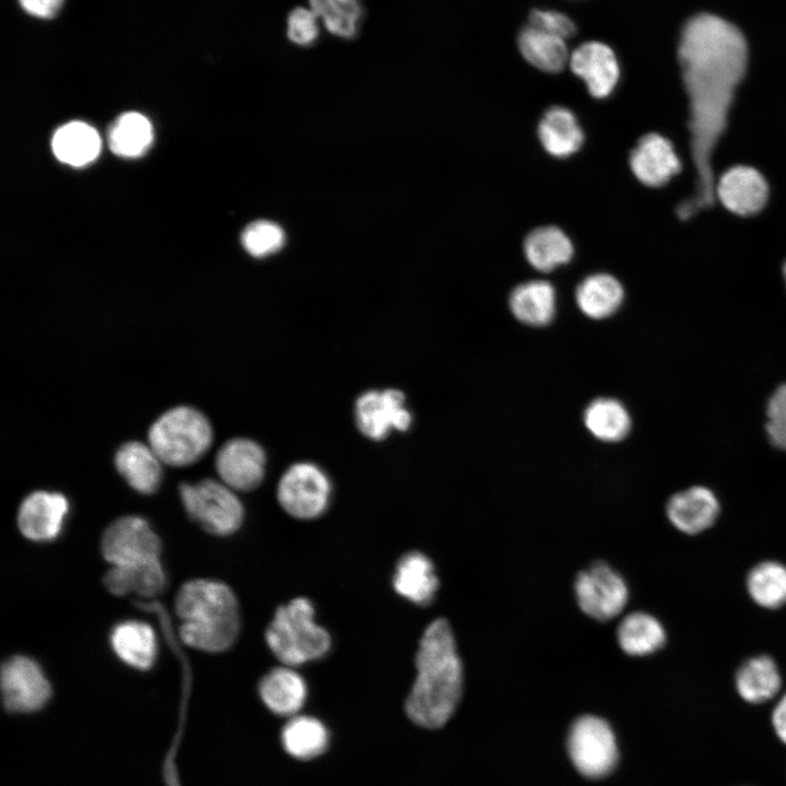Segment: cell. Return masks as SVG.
<instances>
[{
	"mask_svg": "<svg viewBox=\"0 0 786 786\" xmlns=\"http://www.w3.org/2000/svg\"><path fill=\"white\" fill-rule=\"evenodd\" d=\"M678 57L690 99L691 155L696 171L694 193L676 207L678 217L688 219L715 201L712 153L746 71L747 44L736 26L703 13L684 25Z\"/></svg>",
	"mask_w": 786,
	"mask_h": 786,
	"instance_id": "1",
	"label": "cell"
},
{
	"mask_svg": "<svg viewBox=\"0 0 786 786\" xmlns=\"http://www.w3.org/2000/svg\"><path fill=\"white\" fill-rule=\"evenodd\" d=\"M415 666L417 675L405 712L417 726L440 728L453 715L463 691V666L446 619H434L426 628Z\"/></svg>",
	"mask_w": 786,
	"mask_h": 786,
	"instance_id": "2",
	"label": "cell"
},
{
	"mask_svg": "<svg viewBox=\"0 0 786 786\" xmlns=\"http://www.w3.org/2000/svg\"><path fill=\"white\" fill-rule=\"evenodd\" d=\"M176 611L182 623V641L196 650L223 652L236 641L240 629L237 598L231 588L206 579L184 583L176 596Z\"/></svg>",
	"mask_w": 786,
	"mask_h": 786,
	"instance_id": "3",
	"label": "cell"
},
{
	"mask_svg": "<svg viewBox=\"0 0 786 786\" xmlns=\"http://www.w3.org/2000/svg\"><path fill=\"white\" fill-rule=\"evenodd\" d=\"M314 607L305 597L279 606L265 631V641L275 657L295 667L319 659L330 651L331 638L314 619Z\"/></svg>",
	"mask_w": 786,
	"mask_h": 786,
	"instance_id": "4",
	"label": "cell"
},
{
	"mask_svg": "<svg viewBox=\"0 0 786 786\" xmlns=\"http://www.w3.org/2000/svg\"><path fill=\"white\" fill-rule=\"evenodd\" d=\"M213 430L198 409L179 406L164 413L151 426L148 441L159 460L171 466H187L200 460L211 446Z\"/></svg>",
	"mask_w": 786,
	"mask_h": 786,
	"instance_id": "5",
	"label": "cell"
},
{
	"mask_svg": "<svg viewBox=\"0 0 786 786\" xmlns=\"http://www.w3.org/2000/svg\"><path fill=\"white\" fill-rule=\"evenodd\" d=\"M179 491L188 515L206 532L226 536L242 524V503L235 490L223 481L203 479L196 484H182Z\"/></svg>",
	"mask_w": 786,
	"mask_h": 786,
	"instance_id": "6",
	"label": "cell"
},
{
	"mask_svg": "<svg viewBox=\"0 0 786 786\" xmlns=\"http://www.w3.org/2000/svg\"><path fill=\"white\" fill-rule=\"evenodd\" d=\"M567 745L573 765L585 777H605L618 762L615 734L609 724L598 716L576 718L569 730Z\"/></svg>",
	"mask_w": 786,
	"mask_h": 786,
	"instance_id": "7",
	"label": "cell"
},
{
	"mask_svg": "<svg viewBox=\"0 0 786 786\" xmlns=\"http://www.w3.org/2000/svg\"><path fill=\"white\" fill-rule=\"evenodd\" d=\"M330 497V479L312 463L291 465L278 481L277 500L281 507L299 520L320 516L326 510Z\"/></svg>",
	"mask_w": 786,
	"mask_h": 786,
	"instance_id": "8",
	"label": "cell"
},
{
	"mask_svg": "<svg viewBox=\"0 0 786 786\" xmlns=\"http://www.w3.org/2000/svg\"><path fill=\"white\" fill-rule=\"evenodd\" d=\"M574 591L581 610L598 621L617 617L629 598L622 576L603 561L593 563L577 574Z\"/></svg>",
	"mask_w": 786,
	"mask_h": 786,
	"instance_id": "9",
	"label": "cell"
},
{
	"mask_svg": "<svg viewBox=\"0 0 786 786\" xmlns=\"http://www.w3.org/2000/svg\"><path fill=\"white\" fill-rule=\"evenodd\" d=\"M160 540L143 517L127 515L114 521L104 532L100 550L111 565L159 559Z\"/></svg>",
	"mask_w": 786,
	"mask_h": 786,
	"instance_id": "10",
	"label": "cell"
},
{
	"mask_svg": "<svg viewBox=\"0 0 786 786\" xmlns=\"http://www.w3.org/2000/svg\"><path fill=\"white\" fill-rule=\"evenodd\" d=\"M355 419L359 431L373 441L385 439L393 429L406 431L412 425L405 396L395 389L361 394L355 404Z\"/></svg>",
	"mask_w": 786,
	"mask_h": 786,
	"instance_id": "11",
	"label": "cell"
},
{
	"mask_svg": "<svg viewBox=\"0 0 786 786\" xmlns=\"http://www.w3.org/2000/svg\"><path fill=\"white\" fill-rule=\"evenodd\" d=\"M5 707L12 712H33L50 698V684L38 664L26 656L9 658L1 669Z\"/></svg>",
	"mask_w": 786,
	"mask_h": 786,
	"instance_id": "12",
	"label": "cell"
},
{
	"mask_svg": "<svg viewBox=\"0 0 786 786\" xmlns=\"http://www.w3.org/2000/svg\"><path fill=\"white\" fill-rule=\"evenodd\" d=\"M265 463L263 449L257 442L243 438L227 441L215 458L222 481L235 491L257 488L263 480Z\"/></svg>",
	"mask_w": 786,
	"mask_h": 786,
	"instance_id": "13",
	"label": "cell"
},
{
	"mask_svg": "<svg viewBox=\"0 0 786 786\" xmlns=\"http://www.w3.org/2000/svg\"><path fill=\"white\" fill-rule=\"evenodd\" d=\"M571 71L586 85L588 93L598 99L608 97L620 79V67L612 49L604 43L580 45L570 56Z\"/></svg>",
	"mask_w": 786,
	"mask_h": 786,
	"instance_id": "14",
	"label": "cell"
},
{
	"mask_svg": "<svg viewBox=\"0 0 786 786\" xmlns=\"http://www.w3.org/2000/svg\"><path fill=\"white\" fill-rule=\"evenodd\" d=\"M631 171L647 187H662L681 170L672 143L658 133L639 139L629 156Z\"/></svg>",
	"mask_w": 786,
	"mask_h": 786,
	"instance_id": "15",
	"label": "cell"
},
{
	"mask_svg": "<svg viewBox=\"0 0 786 786\" xmlns=\"http://www.w3.org/2000/svg\"><path fill=\"white\" fill-rule=\"evenodd\" d=\"M68 511L69 502L63 495L34 491L21 503L17 513L19 528L31 540H52L61 533Z\"/></svg>",
	"mask_w": 786,
	"mask_h": 786,
	"instance_id": "16",
	"label": "cell"
},
{
	"mask_svg": "<svg viewBox=\"0 0 786 786\" xmlns=\"http://www.w3.org/2000/svg\"><path fill=\"white\" fill-rule=\"evenodd\" d=\"M715 196L728 211L737 215H753L766 204L769 186L753 167L734 166L715 183Z\"/></svg>",
	"mask_w": 786,
	"mask_h": 786,
	"instance_id": "17",
	"label": "cell"
},
{
	"mask_svg": "<svg viewBox=\"0 0 786 786\" xmlns=\"http://www.w3.org/2000/svg\"><path fill=\"white\" fill-rule=\"evenodd\" d=\"M719 513V500L706 486H691L674 493L666 502L669 522L687 535H696L708 529Z\"/></svg>",
	"mask_w": 786,
	"mask_h": 786,
	"instance_id": "18",
	"label": "cell"
},
{
	"mask_svg": "<svg viewBox=\"0 0 786 786\" xmlns=\"http://www.w3.org/2000/svg\"><path fill=\"white\" fill-rule=\"evenodd\" d=\"M393 587L398 595L416 605H429L439 587L433 563L422 552L405 553L396 564Z\"/></svg>",
	"mask_w": 786,
	"mask_h": 786,
	"instance_id": "19",
	"label": "cell"
},
{
	"mask_svg": "<svg viewBox=\"0 0 786 786\" xmlns=\"http://www.w3.org/2000/svg\"><path fill=\"white\" fill-rule=\"evenodd\" d=\"M259 694L272 713L291 717L306 702L307 684L293 667L284 665L270 670L261 679Z\"/></svg>",
	"mask_w": 786,
	"mask_h": 786,
	"instance_id": "20",
	"label": "cell"
},
{
	"mask_svg": "<svg viewBox=\"0 0 786 786\" xmlns=\"http://www.w3.org/2000/svg\"><path fill=\"white\" fill-rule=\"evenodd\" d=\"M557 295L547 281L533 279L516 285L509 296V308L521 323L534 327L549 324L556 315Z\"/></svg>",
	"mask_w": 786,
	"mask_h": 786,
	"instance_id": "21",
	"label": "cell"
},
{
	"mask_svg": "<svg viewBox=\"0 0 786 786\" xmlns=\"http://www.w3.org/2000/svg\"><path fill=\"white\" fill-rule=\"evenodd\" d=\"M537 134L544 150L558 158L575 154L584 143V132L575 115L562 106H552L544 112Z\"/></svg>",
	"mask_w": 786,
	"mask_h": 786,
	"instance_id": "22",
	"label": "cell"
},
{
	"mask_svg": "<svg viewBox=\"0 0 786 786\" xmlns=\"http://www.w3.org/2000/svg\"><path fill=\"white\" fill-rule=\"evenodd\" d=\"M115 463L120 475L136 491L148 495L157 490L162 481V461L151 448L142 442L122 444L116 453Z\"/></svg>",
	"mask_w": 786,
	"mask_h": 786,
	"instance_id": "23",
	"label": "cell"
},
{
	"mask_svg": "<svg viewBox=\"0 0 786 786\" xmlns=\"http://www.w3.org/2000/svg\"><path fill=\"white\" fill-rule=\"evenodd\" d=\"M104 584L114 595L135 593L144 597H153L164 591L166 574L159 559L111 565L104 576Z\"/></svg>",
	"mask_w": 786,
	"mask_h": 786,
	"instance_id": "24",
	"label": "cell"
},
{
	"mask_svg": "<svg viewBox=\"0 0 786 786\" xmlns=\"http://www.w3.org/2000/svg\"><path fill=\"white\" fill-rule=\"evenodd\" d=\"M523 250L531 266L544 273L569 263L574 254L571 239L552 225L531 230L524 239Z\"/></svg>",
	"mask_w": 786,
	"mask_h": 786,
	"instance_id": "25",
	"label": "cell"
},
{
	"mask_svg": "<svg viewBox=\"0 0 786 786\" xmlns=\"http://www.w3.org/2000/svg\"><path fill=\"white\" fill-rule=\"evenodd\" d=\"M110 643L117 656L131 667L146 670L155 663L156 635L145 622L128 620L118 623L111 631Z\"/></svg>",
	"mask_w": 786,
	"mask_h": 786,
	"instance_id": "26",
	"label": "cell"
},
{
	"mask_svg": "<svg viewBox=\"0 0 786 786\" xmlns=\"http://www.w3.org/2000/svg\"><path fill=\"white\" fill-rule=\"evenodd\" d=\"M735 687L742 700L759 704L773 699L782 687V676L770 655H757L736 670Z\"/></svg>",
	"mask_w": 786,
	"mask_h": 786,
	"instance_id": "27",
	"label": "cell"
},
{
	"mask_svg": "<svg viewBox=\"0 0 786 786\" xmlns=\"http://www.w3.org/2000/svg\"><path fill=\"white\" fill-rule=\"evenodd\" d=\"M623 299L621 283L608 273L591 274L575 289L576 306L592 320L611 317L620 309Z\"/></svg>",
	"mask_w": 786,
	"mask_h": 786,
	"instance_id": "28",
	"label": "cell"
},
{
	"mask_svg": "<svg viewBox=\"0 0 786 786\" xmlns=\"http://www.w3.org/2000/svg\"><path fill=\"white\" fill-rule=\"evenodd\" d=\"M284 750L297 760H312L321 755L330 743V733L318 718L308 715L289 717L281 731Z\"/></svg>",
	"mask_w": 786,
	"mask_h": 786,
	"instance_id": "29",
	"label": "cell"
},
{
	"mask_svg": "<svg viewBox=\"0 0 786 786\" xmlns=\"http://www.w3.org/2000/svg\"><path fill=\"white\" fill-rule=\"evenodd\" d=\"M51 147L55 156L60 162L81 167L97 157L100 151V138L90 124L82 121H71L61 126L55 132Z\"/></svg>",
	"mask_w": 786,
	"mask_h": 786,
	"instance_id": "30",
	"label": "cell"
},
{
	"mask_svg": "<svg viewBox=\"0 0 786 786\" xmlns=\"http://www.w3.org/2000/svg\"><path fill=\"white\" fill-rule=\"evenodd\" d=\"M617 640L620 648L631 656L651 655L666 642V631L654 616L634 611L627 615L618 626Z\"/></svg>",
	"mask_w": 786,
	"mask_h": 786,
	"instance_id": "31",
	"label": "cell"
},
{
	"mask_svg": "<svg viewBox=\"0 0 786 786\" xmlns=\"http://www.w3.org/2000/svg\"><path fill=\"white\" fill-rule=\"evenodd\" d=\"M583 421L593 437L607 443L623 440L632 427L628 408L612 397H598L592 401L584 410Z\"/></svg>",
	"mask_w": 786,
	"mask_h": 786,
	"instance_id": "32",
	"label": "cell"
},
{
	"mask_svg": "<svg viewBox=\"0 0 786 786\" xmlns=\"http://www.w3.org/2000/svg\"><path fill=\"white\" fill-rule=\"evenodd\" d=\"M517 43L526 61L544 72L562 71L570 58L565 39L531 24L520 32Z\"/></svg>",
	"mask_w": 786,
	"mask_h": 786,
	"instance_id": "33",
	"label": "cell"
},
{
	"mask_svg": "<svg viewBox=\"0 0 786 786\" xmlns=\"http://www.w3.org/2000/svg\"><path fill=\"white\" fill-rule=\"evenodd\" d=\"M750 598L765 609L786 605V565L775 560H764L753 565L746 577Z\"/></svg>",
	"mask_w": 786,
	"mask_h": 786,
	"instance_id": "34",
	"label": "cell"
},
{
	"mask_svg": "<svg viewBox=\"0 0 786 786\" xmlns=\"http://www.w3.org/2000/svg\"><path fill=\"white\" fill-rule=\"evenodd\" d=\"M153 141V128L148 119L134 111L120 115L110 126L108 144L110 150L123 157L142 155Z\"/></svg>",
	"mask_w": 786,
	"mask_h": 786,
	"instance_id": "35",
	"label": "cell"
},
{
	"mask_svg": "<svg viewBox=\"0 0 786 786\" xmlns=\"http://www.w3.org/2000/svg\"><path fill=\"white\" fill-rule=\"evenodd\" d=\"M325 29L342 39L355 38L364 19L360 0H308Z\"/></svg>",
	"mask_w": 786,
	"mask_h": 786,
	"instance_id": "36",
	"label": "cell"
},
{
	"mask_svg": "<svg viewBox=\"0 0 786 786\" xmlns=\"http://www.w3.org/2000/svg\"><path fill=\"white\" fill-rule=\"evenodd\" d=\"M241 241L251 255L263 258L282 248L285 235L278 225L269 221H257L246 227Z\"/></svg>",
	"mask_w": 786,
	"mask_h": 786,
	"instance_id": "37",
	"label": "cell"
},
{
	"mask_svg": "<svg viewBox=\"0 0 786 786\" xmlns=\"http://www.w3.org/2000/svg\"><path fill=\"white\" fill-rule=\"evenodd\" d=\"M765 431L770 443L786 452V382L779 384L767 400Z\"/></svg>",
	"mask_w": 786,
	"mask_h": 786,
	"instance_id": "38",
	"label": "cell"
},
{
	"mask_svg": "<svg viewBox=\"0 0 786 786\" xmlns=\"http://www.w3.org/2000/svg\"><path fill=\"white\" fill-rule=\"evenodd\" d=\"M286 35L290 43L299 47H309L320 37V20L306 7H295L287 15Z\"/></svg>",
	"mask_w": 786,
	"mask_h": 786,
	"instance_id": "39",
	"label": "cell"
},
{
	"mask_svg": "<svg viewBox=\"0 0 786 786\" xmlns=\"http://www.w3.org/2000/svg\"><path fill=\"white\" fill-rule=\"evenodd\" d=\"M529 24L563 39L572 37L576 32V26L569 16L551 10H533Z\"/></svg>",
	"mask_w": 786,
	"mask_h": 786,
	"instance_id": "40",
	"label": "cell"
},
{
	"mask_svg": "<svg viewBox=\"0 0 786 786\" xmlns=\"http://www.w3.org/2000/svg\"><path fill=\"white\" fill-rule=\"evenodd\" d=\"M19 3L32 16L50 19L58 13L63 0H19Z\"/></svg>",
	"mask_w": 786,
	"mask_h": 786,
	"instance_id": "41",
	"label": "cell"
},
{
	"mask_svg": "<svg viewBox=\"0 0 786 786\" xmlns=\"http://www.w3.org/2000/svg\"><path fill=\"white\" fill-rule=\"evenodd\" d=\"M772 726L777 737L786 743V693L779 699L772 712Z\"/></svg>",
	"mask_w": 786,
	"mask_h": 786,
	"instance_id": "42",
	"label": "cell"
},
{
	"mask_svg": "<svg viewBox=\"0 0 786 786\" xmlns=\"http://www.w3.org/2000/svg\"><path fill=\"white\" fill-rule=\"evenodd\" d=\"M783 275H784L785 283H786V262L783 266Z\"/></svg>",
	"mask_w": 786,
	"mask_h": 786,
	"instance_id": "43",
	"label": "cell"
}]
</instances>
